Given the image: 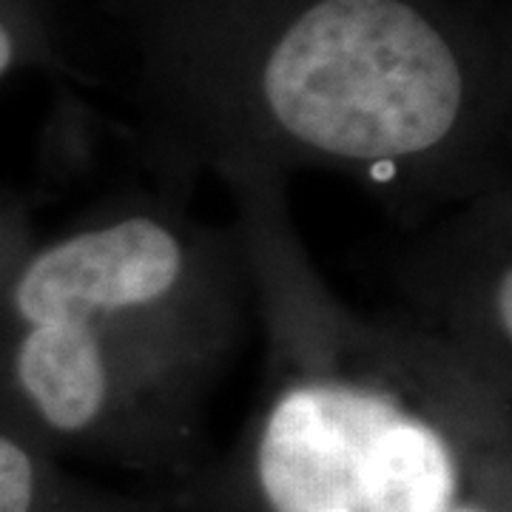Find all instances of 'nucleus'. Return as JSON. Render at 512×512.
<instances>
[{
  "label": "nucleus",
  "mask_w": 512,
  "mask_h": 512,
  "mask_svg": "<svg viewBox=\"0 0 512 512\" xmlns=\"http://www.w3.org/2000/svg\"><path fill=\"white\" fill-rule=\"evenodd\" d=\"M251 322L237 225L165 185L120 191L37 239L0 291V424L32 444L185 447Z\"/></svg>",
  "instance_id": "f03ea898"
},
{
  "label": "nucleus",
  "mask_w": 512,
  "mask_h": 512,
  "mask_svg": "<svg viewBox=\"0 0 512 512\" xmlns=\"http://www.w3.org/2000/svg\"><path fill=\"white\" fill-rule=\"evenodd\" d=\"M248 256L262 379L251 484L265 512H450L501 467L512 390L402 313L330 288L288 180H220Z\"/></svg>",
  "instance_id": "f257e3e1"
},
{
  "label": "nucleus",
  "mask_w": 512,
  "mask_h": 512,
  "mask_svg": "<svg viewBox=\"0 0 512 512\" xmlns=\"http://www.w3.org/2000/svg\"><path fill=\"white\" fill-rule=\"evenodd\" d=\"M393 285L396 313L512 390V185L421 225Z\"/></svg>",
  "instance_id": "7ed1b4c3"
},
{
  "label": "nucleus",
  "mask_w": 512,
  "mask_h": 512,
  "mask_svg": "<svg viewBox=\"0 0 512 512\" xmlns=\"http://www.w3.org/2000/svg\"><path fill=\"white\" fill-rule=\"evenodd\" d=\"M450 512H501V507H498V501H487V495L484 493H467L461 495V501H458Z\"/></svg>",
  "instance_id": "39448f33"
},
{
  "label": "nucleus",
  "mask_w": 512,
  "mask_h": 512,
  "mask_svg": "<svg viewBox=\"0 0 512 512\" xmlns=\"http://www.w3.org/2000/svg\"><path fill=\"white\" fill-rule=\"evenodd\" d=\"M35 242L37 234L29 205L18 194L0 188V291Z\"/></svg>",
  "instance_id": "20e7f679"
}]
</instances>
